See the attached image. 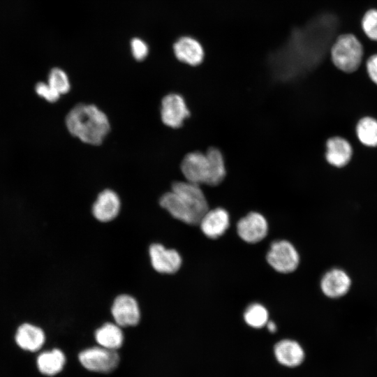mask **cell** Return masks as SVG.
Wrapping results in <instances>:
<instances>
[{"mask_svg":"<svg viewBox=\"0 0 377 377\" xmlns=\"http://www.w3.org/2000/svg\"><path fill=\"white\" fill-rule=\"evenodd\" d=\"M337 25L336 16L325 13L295 30L285 45L270 57L274 77L288 81L313 67L332 45Z\"/></svg>","mask_w":377,"mask_h":377,"instance_id":"cell-1","label":"cell"},{"mask_svg":"<svg viewBox=\"0 0 377 377\" xmlns=\"http://www.w3.org/2000/svg\"><path fill=\"white\" fill-rule=\"evenodd\" d=\"M159 203L172 217L191 226L198 225L209 209L200 185L186 180L173 183L170 191L160 198Z\"/></svg>","mask_w":377,"mask_h":377,"instance_id":"cell-2","label":"cell"},{"mask_svg":"<svg viewBox=\"0 0 377 377\" xmlns=\"http://www.w3.org/2000/svg\"><path fill=\"white\" fill-rule=\"evenodd\" d=\"M65 124L72 135L91 145L101 144L110 129L107 115L93 104L75 105L66 116Z\"/></svg>","mask_w":377,"mask_h":377,"instance_id":"cell-3","label":"cell"},{"mask_svg":"<svg viewBox=\"0 0 377 377\" xmlns=\"http://www.w3.org/2000/svg\"><path fill=\"white\" fill-rule=\"evenodd\" d=\"M181 170L186 181L198 185H218L226 175L223 156L216 147L209 148L205 153L187 154L182 161Z\"/></svg>","mask_w":377,"mask_h":377,"instance_id":"cell-4","label":"cell"},{"mask_svg":"<svg viewBox=\"0 0 377 377\" xmlns=\"http://www.w3.org/2000/svg\"><path fill=\"white\" fill-rule=\"evenodd\" d=\"M330 52L334 66L346 73L357 71L364 57L363 46L359 39L352 34L339 36L333 41Z\"/></svg>","mask_w":377,"mask_h":377,"instance_id":"cell-5","label":"cell"},{"mask_svg":"<svg viewBox=\"0 0 377 377\" xmlns=\"http://www.w3.org/2000/svg\"><path fill=\"white\" fill-rule=\"evenodd\" d=\"M81 364L93 372L108 374L114 371L120 357L115 350L95 346L82 350L78 355Z\"/></svg>","mask_w":377,"mask_h":377,"instance_id":"cell-6","label":"cell"},{"mask_svg":"<svg viewBox=\"0 0 377 377\" xmlns=\"http://www.w3.org/2000/svg\"><path fill=\"white\" fill-rule=\"evenodd\" d=\"M266 259L274 270L283 274L294 272L300 263L298 251L293 244L284 239L271 244Z\"/></svg>","mask_w":377,"mask_h":377,"instance_id":"cell-7","label":"cell"},{"mask_svg":"<svg viewBox=\"0 0 377 377\" xmlns=\"http://www.w3.org/2000/svg\"><path fill=\"white\" fill-rule=\"evenodd\" d=\"M110 311L114 323L122 327L135 326L140 320L139 304L131 295L121 294L117 296Z\"/></svg>","mask_w":377,"mask_h":377,"instance_id":"cell-8","label":"cell"},{"mask_svg":"<svg viewBox=\"0 0 377 377\" xmlns=\"http://www.w3.org/2000/svg\"><path fill=\"white\" fill-rule=\"evenodd\" d=\"M189 116L190 110L182 96L170 93L163 98L161 118L165 126L172 128H179Z\"/></svg>","mask_w":377,"mask_h":377,"instance_id":"cell-9","label":"cell"},{"mask_svg":"<svg viewBox=\"0 0 377 377\" xmlns=\"http://www.w3.org/2000/svg\"><path fill=\"white\" fill-rule=\"evenodd\" d=\"M149 256L152 267L161 274L176 273L182 264V256L177 250L167 249L160 243L149 246Z\"/></svg>","mask_w":377,"mask_h":377,"instance_id":"cell-10","label":"cell"},{"mask_svg":"<svg viewBox=\"0 0 377 377\" xmlns=\"http://www.w3.org/2000/svg\"><path fill=\"white\" fill-rule=\"evenodd\" d=\"M237 232L243 241L249 244L258 243L267 236L268 223L263 215L251 212L238 221Z\"/></svg>","mask_w":377,"mask_h":377,"instance_id":"cell-11","label":"cell"},{"mask_svg":"<svg viewBox=\"0 0 377 377\" xmlns=\"http://www.w3.org/2000/svg\"><path fill=\"white\" fill-rule=\"evenodd\" d=\"M353 147L350 142L341 135H333L325 142V158L336 168L347 166L353 157Z\"/></svg>","mask_w":377,"mask_h":377,"instance_id":"cell-12","label":"cell"},{"mask_svg":"<svg viewBox=\"0 0 377 377\" xmlns=\"http://www.w3.org/2000/svg\"><path fill=\"white\" fill-rule=\"evenodd\" d=\"M121 200L112 189H105L99 193L92 205V214L98 221L108 223L114 220L119 214Z\"/></svg>","mask_w":377,"mask_h":377,"instance_id":"cell-13","label":"cell"},{"mask_svg":"<svg viewBox=\"0 0 377 377\" xmlns=\"http://www.w3.org/2000/svg\"><path fill=\"white\" fill-rule=\"evenodd\" d=\"M320 285L325 296L330 298H339L349 291L351 279L343 269L333 268L323 276Z\"/></svg>","mask_w":377,"mask_h":377,"instance_id":"cell-14","label":"cell"},{"mask_svg":"<svg viewBox=\"0 0 377 377\" xmlns=\"http://www.w3.org/2000/svg\"><path fill=\"white\" fill-rule=\"evenodd\" d=\"M198 225L203 234L210 239L223 235L230 226V216L223 208L208 209L201 218Z\"/></svg>","mask_w":377,"mask_h":377,"instance_id":"cell-15","label":"cell"},{"mask_svg":"<svg viewBox=\"0 0 377 377\" xmlns=\"http://www.w3.org/2000/svg\"><path fill=\"white\" fill-rule=\"evenodd\" d=\"M173 52L181 62L190 66H198L204 59V49L198 40L191 36H182L173 45Z\"/></svg>","mask_w":377,"mask_h":377,"instance_id":"cell-16","label":"cell"},{"mask_svg":"<svg viewBox=\"0 0 377 377\" xmlns=\"http://www.w3.org/2000/svg\"><path fill=\"white\" fill-rule=\"evenodd\" d=\"M15 339L22 349L36 352L43 346L45 334L40 327L31 323H23L17 328Z\"/></svg>","mask_w":377,"mask_h":377,"instance_id":"cell-17","label":"cell"},{"mask_svg":"<svg viewBox=\"0 0 377 377\" xmlns=\"http://www.w3.org/2000/svg\"><path fill=\"white\" fill-rule=\"evenodd\" d=\"M274 354L277 360L287 367H296L300 364L304 357L301 346L295 341L283 339L274 346Z\"/></svg>","mask_w":377,"mask_h":377,"instance_id":"cell-18","label":"cell"},{"mask_svg":"<svg viewBox=\"0 0 377 377\" xmlns=\"http://www.w3.org/2000/svg\"><path fill=\"white\" fill-rule=\"evenodd\" d=\"M97 343L103 348L117 350L124 342V334L121 327L115 323H105L94 333Z\"/></svg>","mask_w":377,"mask_h":377,"instance_id":"cell-19","label":"cell"},{"mask_svg":"<svg viewBox=\"0 0 377 377\" xmlns=\"http://www.w3.org/2000/svg\"><path fill=\"white\" fill-rule=\"evenodd\" d=\"M65 363V355L58 348L43 352L37 358V367L40 372L50 376L61 371Z\"/></svg>","mask_w":377,"mask_h":377,"instance_id":"cell-20","label":"cell"},{"mask_svg":"<svg viewBox=\"0 0 377 377\" xmlns=\"http://www.w3.org/2000/svg\"><path fill=\"white\" fill-rule=\"evenodd\" d=\"M357 140L369 148L377 147V118L365 115L360 118L355 128Z\"/></svg>","mask_w":377,"mask_h":377,"instance_id":"cell-21","label":"cell"},{"mask_svg":"<svg viewBox=\"0 0 377 377\" xmlns=\"http://www.w3.org/2000/svg\"><path fill=\"white\" fill-rule=\"evenodd\" d=\"M246 323L254 328H261L269 321L267 309L259 303H253L247 306L244 313Z\"/></svg>","mask_w":377,"mask_h":377,"instance_id":"cell-22","label":"cell"},{"mask_svg":"<svg viewBox=\"0 0 377 377\" xmlns=\"http://www.w3.org/2000/svg\"><path fill=\"white\" fill-rule=\"evenodd\" d=\"M47 82L61 96L71 89V82L67 73L60 68H53L48 74Z\"/></svg>","mask_w":377,"mask_h":377,"instance_id":"cell-23","label":"cell"},{"mask_svg":"<svg viewBox=\"0 0 377 377\" xmlns=\"http://www.w3.org/2000/svg\"><path fill=\"white\" fill-rule=\"evenodd\" d=\"M361 24L366 36L377 41V9L367 10L362 17Z\"/></svg>","mask_w":377,"mask_h":377,"instance_id":"cell-24","label":"cell"},{"mask_svg":"<svg viewBox=\"0 0 377 377\" xmlns=\"http://www.w3.org/2000/svg\"><path fill=\"white\" fill-rule=\"evenodd\" d=\"M36 94L50 103L57 101L61 95L56 91L47 82H39L35 86Z\"/></svg>","mask_w":377,"mask_h":377,"instance_id":"cell-25","label":"cell"},{"mask_svg":"<svg viewBox=\"0 0 377 377\" xmlns=\"http://www.w3.org/2000/svg\"><path fill=\"white\" fill-rule=\"evenodd\" d=\"M131 51L132 56L137 61L144 60L149 54V46L142 38L135 37L131 39Z\"/></svg>","mask_w":377,"mask_h":377,"instance_id":"cell-26","label":"cell"},{"mask_svg":"<svg viewBox=\"0 0 377 377\" xmlns=\"http://www.w3.org/2000/svg\"><path fill=\"white\" fill-rule=\"evenodd\" d=\"M366 71L369 80L377 86V53L371 55L367 59Z\"/></svg>","mask_w":377,"mask_h":377,"instance_id":"cell-27","label":"cell"},{"mask_svg":"<svg viewBox=\"0 0 377 377\" xmlns=\"http://www.w3.org/2000/svg\"><path fill=\"white\" fill-rule=\"evenodd\" d=\"M267 327L270 332H274L276 331V325L273 321H268Z\"/></svg>","mask_w":377,"mask_h":377,"instance_id":"cell-28","label":"cell"}]
</instances>
